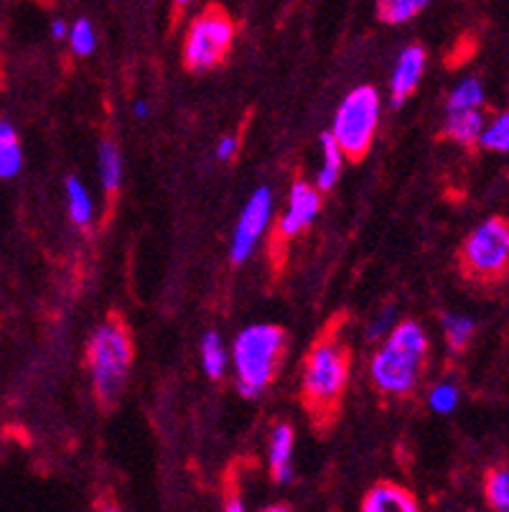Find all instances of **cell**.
Here are the masks:
<instances>
[{
  "instance_id": "obj_28",
  "label": "cell",
  "mask_w": 509,
  "mask_h": 512,
  "mask_svg": "<svg viewBox=\"0 0 509 512\" xmlns=\"http://www.w3.org/2000/svg\"><path fill=\"white\" fill-rule=\"evenodd\" d=\"M186 6H189V0H174V8H176V18H179L181 16V13H184V8Z\"/></svg>"
},
{
  "instance_id": "obj_27",
  "label": "cell",
  "mask_w": 509,
  "mask_h": 512,
  "mask_svg": "<svg viewBox=\"0 0 509 512\" xmlns=\"http://www.w3.org/2000/svg\"><path fill=\"white\" fill-rule=\"evenodd\" d=\"M51 31H54L56 39H62V36L67 34V23H64V21H54V26H51Z\"/></svg>"
},
{
  "instance_id": "obj_21",
  "label": "cell",
  "mask_w": 509,
  "mask_h": 512,
  "mask_svg": "<svg viewBox=\"0 0 509 512\" xmlns=\"http://www.w3.org/2000/svg\"><path fill=\"white\" fill-rule=\"evenodd\" d=\"M484 100L482 85L476 79H466L464 85H459L454 90V95L448 97V113H456V110H471V107H479Z\"/></svg>"
},
{
  "instance_id": "obj_9",
  "label": "cell",
  "mask_w": 509,
  "mask_h": 512,
  "mask_svg": "<svg viewBox=\"0 0 509 512\" xmlns=\"http://www.w3.org/2000/svg\"><path fill=\"white\" fill-rule=\"evenodd\" d=\"M268 214L270 192L268 189H260V192L250 199V204H247L245 212H242L240 217V225H237L235 242H232V260H235V263H242V260L250 255L252 245H255V240H258L260 232H263L265 222H268Z\"/></svg>"
},
{
  "instance_id": "obj_19",
  "label": "cell",
  "mask_w": 509,
  "mask_h": 512,
  "mask_svg": "<svg viewBox=\"0 0 509 512\" xmlns=\"http://www.w3.org/2000/svg\"><path fill=\"white\" fill-rule=\"evenodd\" d=\"M100 169H102V184H105V192L107 199H115L118 197V189H120V156H118V148L112 146L110 141L102 143L100 148Z\"/></svg>"
},
{
  "instance_id": "obj_4",
  "label": "cell",
  "mask_w": 509,
  "mask_h": 512,
  "mask_svg": "<svg viewBox=\"0 0 509 512\" xmlns=\"http://www.w3.org/2000/svg\"><path fill=\"white\" fill-rule=\"evenodd\" d=\"M459 273L474 288H497L509 278V220L489 217L456 253Z\"/></svg>"
},
{
  "instance_id": "obj_5",
  "label": "cell",
  "mask_w": 509,
  "mask_h": 512,
  "mask_svg": "<svg viewBox=\"0 0 509 512\" xmlns=\"http://www.w3.org/2000/svg\"><path fill=\"white\" fill-rule=\"evenodd\" d=\"M288 337L280 327L258 324L237 337L235 342V367L237 388L245 398H258L275 380L283 357H286Z\"/></svg>"
},
{
  "instance_id": "obj_20",
  "label": "cell",
  "mask_w": 509,
  "mask_h": 512,
  "mask_svg": "<svg viewBox=\"0 0 509 512\" xmlns=\"http://www.w3.org/2000/svg\"><path fill=\"white\" fill-rule=\"evenodd\" d=\"M67 199H69V217L77 227H87L92 220V202L84 192V186L79 179H67Z\"/></svg>"
},
{
  "instance_id": "obj_15",
  "label": "cell",
  "mask_w": 509,
  "mask_h": 512,
  "mask_svg": "<svg viewBox=\"0 0 509 512\" xmlns=\"http://www.w3.org/2000/svg\"><path fill=\"white\" fill-rule=\"evenodd\" d=\"M426 6L428 0H377V16H380L382 23L398 26V23L418 16Z\"/></svg>"
},
{
  "instance_id": "obj_25",
  "label": "cell",
  "mask_w": 509,
  "mask_h": 512,
  "mask_svg": "<svg viewBox=\"0 0 509 512\" xmlns=\"http://www.w3.org/2000/svg\"><path fill=\"white\" fill-rule=\"evenodd\" d=\"M456 400V393L451 388H438L436 393H433V408H438V411H448V408L454 406Z\"/></svg>"
},
{
  "instance_id": "obj_10",
  "label": "cell",
  "mask_w": 509,
  "mask_h": 512,
  "mask_svg": "<svg viewBox=\"0 0 509 512\" xmlns=\"http://www.w3.org/2000/svg\"><path fill=\"white\" fill-rule=\"evenodd\" d=\"M423 69H426V49L418 44L408 46V49L400 54L398 64H395V74H392V105L400 107L418 87L420 77H423Z\"/></svg>"
},
{
  "instance_id": "obj_26",
  "label": "cell",
  "mask_w": 509,
  "mask_h": 512,
  "mask_svg": "<svg viewBox=\"0 0 509 512\" xmlns=\"http://www.w3.org/2000/svg\"><path fill=\"white\" fill-rule=\"evenodd\" d=\"M235 153H237V141H235V138H224V141L219 143L217 156L222 158V161H232V158H235Z\"/></svg>"
},
{
  "instance_id": "obj_6",
  "label": "cell",
  "mask_w": 509,
  "mask_h": 512,
  "mask_svg": "<svg viewBox=\"0 0 509 512\" xmlns=\"http://www.w3.org/2000/svg\"><path fill=\"white\" fill-rule=\"evenodd\" d=\"M235 41V21L222 6H207L191 21L184 41V64L189 72H207L227 62Z\"/></svg>"
},
{
  "instance_id": "obj_8",
  "label": "cell",
  "mask_w": 509,
  "mask_h": 512,
  "mask_svg": "<svg viewBox=\"0 0 509 512\" xmlns=\"http://www.w3.org/2000/svg\"><path fill=\"white\" fill-rule=\"evenodd\" d=\"M321 207V194L316 192L314 186L306 184V181H298L291 189V199H288V207L280 217L278 227L273 232V240H270V260H273V271L283 268V260L288 253V242L296 235H301L314 217L319 214Z\"/></svg>"
},
{
  "instance_id": "obj_2",
  "label": "cell",
  "mask_w": 509,
  "mask_h": 512,
  "mask_svg": "<svg viewBox=\"0 0 509 512\" xmlns=\"http://www.w3.org/2000/svg\"><path fill=\"white\" fill-rule=\"evenodd\" d=\"M133 337L118 311H112L87 344V367L92 375V388L102 411H112L123 395L128 372L133 365Z\"/></svg>"
},
{
  "instance_id": "obj_13",
  "label": "cell",
  "mask_w": 509,
  "mask_h": 512,
  "mask_svg": "<svg viewBox=\"0 0 509 512\" xmlns=\"http://www.w3.org/2000/svg\"><path fill=\"white\" fill-rule=\"evenodd\" d=\"M291 451H293V428L288 423H278L270 436V474L275 482L291 479Z\"/></svg>"
},
{
  "instance_id": "obj_16",
  "label": "cell",
  "mask_w": 509,
  "mask_h": 512,
  "mask_svg": "<svg viewBox=\"0 0 509 512\" xmlns=\"http://www.w3.org/2000/svg\"><path fill=\"white\" fill-rule=\"evenodd\" d=\"M484 497H487L492 510L509 512V469H489L487 477H484Z\"/></svg>"
},
{
  "instance_id": "obj_23",
  "label": "cell",
  "mask_w": 509,
  "mask_h": 512,
  "mask_svg": "<svg viewBox=\"0 0 509 512\" xmlns=\"http://www.w3.org/2000/svg\"><path fill=\"white\" fill-rule=\"evenodd\" d=\"M482 146L489 151H509V113L499 115L487 130H482Z\"/></svg>"
},
{
  "instance_id": "obj_18",
  "label": "cell",
  "mask_w": 509,
  "mask_h": 512,
  "mask_svg": "<svg viewBox=\"0 0 509 512\" xmlns=\"http://www.w3.org/2000/svg\"><path fill=\"white\" fill-rule=\"evenodd\" d=\"M443 332H446L448 349H451L454 355H464L466 347H469L471 339H474L476 327L469 319H464V316H446V319H443Z\"/></svg>"
},
{
  "instance_id": "obj_22",
  "label": "cell",
  "mask_w": 509,
  "mask_h": 512,
  "mask_svg": "<svg viewBox=\"0 0 509 512\" xmlns=\"http://www.w3.org/2000/svg\"><path fill=\"white\" fill-rule=\"evenodd\" d=\"M202 355H204V370L212 380H219L224 375V367H227V357H224L222 342H219L217 334H207L202 344Z\"/></svg>"
},
{
  "instance_id": "obj_11",
  "label": "cell",
  "mask_w": 509,
  "mask_h": 512,
  "mask_svg": "<svg viewBox=\"0 0 509 512\" xmlns=\"http://www.w3.org/2000/svg\"><path fill=\"white\" fill-rule=\"evenodd\" d=\"M364 512H415L418 502H415L413 492H408L400 484L380 482L372 487L370 495L362 502Z\"/></svg>"
},
{
  "instance_id": "obj_12",
  "label": "cell",
  "mask_w": 509,
  "mask_h": 512,
  "mask_svg": "<svg viewBox=\"0 0 509 512\" xmlns=\"http://www.w3.org/2000/svg\"><path fill=\"white\" fill-rule=\"evenodd\" d=\"M482 130L484 115L479 113V107H471V110H456V113L448 115L441 138L459 143V146L471 151L479 143V138H482Z\"/></svg>"
},
{
  "instance_id": "obj_3",
  "label": "cell",
  "mask_w": 509,
  "mask_h": 512,
  "mask_svg": "<svg viewBox=\"0 0 509 512\" xmlns=\"http://www.w3.org/2000/svg\"><path fill=\"white\" fill-rule=\"evenodd\" d=\"M428 367V337L415 321H403L372 360V383L385 398H410Z\"/></svg>"
},
{
  "instance_id": "obj_7",
  "label": "cell",
  "mask_w": 509,
  "mask_h": 512,
  "mask_svg": "<svg viewBox=\"0 0 509 512\" xmlns=\"http://www.w3.org/2000/svg\"><path fill=\"white\" fill-rule=\"evenodd\" d=\"M377 120H380V97H377V92L372 87H357L354 92H349V97L336 113L334 133H331L339 148H342L344 158L357 164L370 153Z\"/></svg>"
},
{
  "instance_id": "obj_14",
  "label": "cell",
  "mask_w": 509,
  "mask_h": 512,
  "mask_svg": "<svg viewBox=\"0 0 509 512\" xmlns=\"http://www.w3.org/2000/svg\"><path fill=\"white\" fill-rule=\"evenodd\" d=\"M21 164L23 153L16 130H13V125L0 123V176L11 179V176H16L21 171Z\"/></svg>"
},
{
  "instance_id": "obj_1",
  "label": "cell",
  "mask_w": 509,
  "mask_h": 512,
  "mask_svg": "<svg viewBox=\"0 0 509 512\" xmlns=\"http://www.w3.org/2000/svg\"><path fill=\"white\" fill-rule=\"evenodd\" d=\"M344 316H334L319 334L314 347L308 349L303 365L301 406L314 423V431L329 434L342 413L344 393L352 370V352L342 339Z\"/></svg>"
},
{
  "instance_id": "obj_17",
  "label": "cell",
  "mask_w": 509,
  "mask_h": 512,
  "mask_svg": "<svg viewBox=\"0 0 509 512\" xmlns=\"http://www.w3.org/2000/svg\"><path fill=\"white\" fill-rule=\"evenodd\" d=\"M321 146H324V169H321L319 174V192H329L331 186L336 184V179H339L344 153L331 133H326V136L321 138Z\"/></svg>"
},
{
  "instance_id": "obj_24",
  "label": "cell",
  "mask_w": 509,
  "mask_h": 512,
  "mask_svg": "<svg viewBox=\"0 0 509 512\" xmlns=\"http://www.w3.org/2000/svg\"><path fill=\"white\" fill-rule=\"evenodd\" d=\"M69 39H72V49L77 51V54H82V57L95 49V31H92L90 21H84V18L74 23Z\"/></svg>"
}]
</instances>
